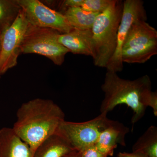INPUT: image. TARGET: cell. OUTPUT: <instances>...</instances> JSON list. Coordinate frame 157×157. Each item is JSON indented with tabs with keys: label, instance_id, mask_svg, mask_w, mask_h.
Returning a JSON list of instances; mask_svg holds the SVG:
<instances>
[{
	"label": "cell",
	"instance_id": "cell-15",
	"mask_svg": "<svg viewBox=\"0 0 157 157\" xmlns=\"http://www.w3.org/2000/svg\"><path fill=\"white\" fill-rule=\"evenodd\" d=\"M133 151H140L148 157H157V128L151 126L133 146Z\"/></svg>",
	"mask_w": 157,
	"mask_h": 157
},
{
	"label": "cell",
	"instance_id": "cell-18",
	"mask_svg": "<svg viewBox=\"0 0 157 157\" xmlns=\"http://www.w3.org/2000/svg\"><path fill=\"white\" fill-rule=\"evenodd\" d=\"M83 0H64L58 1L57 8L59 12L63 14L66 10L74 7H80Z\"/></svg>",
	"mask_w": 157,
	"mask_h": 157
},
{
	"label": "cell",
	"instance_id": "cell-20",
	"mask_svg": "<svg viewBox=\"0 0 157 157\" xmlns=\"http://www.w3.org/2000/svg\"><path fill=\"white\" fill-rule=\"evenodd\" d=\"M148 107L152 108L155 116H157V92H152L151 97L149 102Z\"/></svg>",
	"mask_w": 157,
	"mask_h": 157
},
{
	"label": "cell",
	"instance_id": "cell-21",
	"mask_svg": "<svg viewBox=\"0 0 157 157\" xmlns=\"http://www.w3.org/2000/svg\"><path fill=\"white\" fill-rule=\"evenodd\" d=\"M117 157H148L145 154L140 151H133L132 153L120 152L118 154Z\"/></svg>",
	"mask_w": 157,
	"mask_h": 157
},
{
	"label": "cell",
	"instance_id": "cell-23",
	"mask_svg": "<svg viewBox=\"0 0 157 157\" xmlns=\"http://www.w3.org/2000/svg\"><path fill=\"white\" fill-rule=\"evenodd\" d=\"M1 34L0 33V51H1Z\"/></svg>",
	"mask_w": 157,
	"mask_h": 157
},
{
	"label": "cell",
	"instance_id": "cell-11",
	"mask_svg": "<svg viewBox=\"0 0 157 157\" xmlns=\"http://www.w3.org/2000/svg\"><path fill=\"white\" fill-rule=\"evenodd\" d=\"M129 132L128 128L114 121L101 132L95 145L104 157L112 156L118 144L126 146L125 137Z\"/></svg>",
	"mask_w": 157,
	"mask_h": 157
},
{
	"label": "cell",
	"instance_id": "cell-4",
	"mask_svg": "<svg viewBox=\"0 0 157 157\" xmlns=\"http://www.w3.org/2000/svg\"><path fill=\"white\" fill-rule=\"evenodd\" d=\"M157 54V31L140 20L132 25L123 45V63H144Z\"/></svg>",
	"mask_w": 157,
	"mask_h": 157
},
{
	"label": "cell",
	"instance_id": "cell-13",
	"mask_svg": "<svg viewBox=\"0 0 157 157\" xmlns=\"http://www.w3.org/2000/svg\"><path fill=\"white\" fill-rule=\"evenodd\" d=\"M74 150L64 138L55 133L37 147L33 157H62Z\"/></svg>",
	"mask_w": 157,
	"mask_h": 157
},
{
	"label": "cell",
	"instance_id": "cell-1",
	"mask_svg": "<svg viewBox=\"0 0 157 157\" xmlns=\"http://www.w3.org/2000/svg\"><path fill=\"white\" fill-rule=\"evenodd\" d=\"M13 131L33 153L45 139L56 133L65 121V113L49 99L36 98L23 103L17 110Z\"/></svg>",
	"mask_w": 157,
	"mask_h": 157
},
{
	"label": "cell",
	"instance_id": "cell-24",
	"mask_svg": "<svg viewBox=\"0 0 157 157\" xmlns=\"http://www.w3.org/2000/svg\"><path fill=\"white\" fill-rule=\"evenodd\" d=\"M1 76H0V78H1Z\"/></svg>",
	"mask_w": 157,
	"mask_h": 157
},
{
	"label": "cell",
	"instance_id": "cell-7",
	"mask_svg": "<svg viewBox=\"0 0 157 157\" xmlns=\"http://www.w3.org/2000/svg\"><path fill=\"white\" fill-rule=\"evenodd\" d=\"M29 24L55 30L61 33L73 31L63 14L49 8L39 0H17Z\"/></svg>",
	"mask_w": 157,
	"mask_h": 157
},
{
	"label": "cell",
	"instance_id": "cell-6",
	"mask_svg": "<svg viewBox=\"0 0 157 157\" xmlns=\"http://www.w3.org/2000/svg\"><path fill=\"white\" fill-rule=\"evenodd\" d=\"M107 114L101 113L93 119L83 122L64 121L56 133L64 138L74 149L81 151L95 145L101 132L113 122L114 121L107 118Z\"/></svg>",
	"mask_w": 157,
	"mask_h": 157
},
{
	"label": "cell",
	"instance_id": "cell-2",
	"mask_svg": "<svg viewBox=\"0 0 157 157\" xmlns=\"http://www.w3.org/2000/svg\"><path fill=\"white\" fill-rule=\"evenodd\" d=\"M101 89L105 97L100 108L101 113H107L117 105L126 104L133 111V124L144 116L152 92L148 75L130 80L121 78L117 73L110 71H107Z\"/></svg>",
	"mask_w": 157,
	"mask_h": 157
},
{
	"label": "cell",
	"instance_id": "cell-19",
	"mask_svg": "<svg viewBox=\"0 0 157 157\" xmlns=\"http://www.w3.org/2000/svg\"><path fill=\"white\" fill-rule=\"evenodd\" d=\"M80 152V157H105L97 149L95 145L88 147Z\"/></svg>",
	"mask_w": 157,
	"mask_h": 157
},
{
	"label": "cell",
	"instance_id": "cell-10",
	"mask_svg": "<svg viewBox=\"0 0 157 157\" xmlns=\"http://www.w3.org/2000/svg\"><path fill=\"white\" fill-rule=\"evenodd\" d=\"M58 41L70 52L74 54L94 56L92 30H79L74 29L73 31L58 35Z\"/></svg>",
	"mask_w": 157,
	"mask_h": 157
},
{
	"label": "cell",
	"instance_id": "cell-5",
	"mask_svg": "<svg viewBox=\"0 0 157 157\" xmlns=\"http://www.w3.org/2000/svg\"><path fill=\"white\" fill-rule=\"evenodd\" d=\"M59 32L28 24L21 47V54H36L50 59L54 64L61 66L70 52L58 41Z\"/></svg>",
	"mask_w": 157,
	"mask_h": 157
},
{
	"label": "cell",
	"instance_id": "cell-14",
	"mask_svg": "<svg viewBox=\"0 0 157 157\" xmlns=\"http://www.w3.org/2000/svg\"><path fill=\"white\" fill-rule=\"evenodd\" d=\"M88 11L81 7H74L63 13L73 28L79 30H91L98 14Z\"/></svg>",
	"mask_w": 157,
	"mask_h": 157
},
{
	"label": "cell",
	"instance_id": "cell-12",
	"mask_svg": "<svg viewBox=\"0 0 157 157\" xmlns=\"http://www.w3.org/2000/svg\"><path fill=\"white\" fill-rule=\"evenodd\" d=\"M30 147L12 128L0 130V157H33Z\"/></svg>",
	"mask_w": 157,
	"mask_h": 157
},
{
	"label": "cell",
	"instance_id": "cell-16",
	"mask_svg": "<svg viewBox=\"0 0 157 157\" xmlns=\"http://www.w3.org/2000/svg\"><path fill=\"white\" fill-rule=\"evenodd\" d=\"M21 8L17 0H0V33L2 35L17 18Z\"/></svg>",
	"mask_w": 157,
	"mask_h": 157
},
{
	"label": "cell",
	"instance_id": "cell-8",
	"mask_svg": "<svg viewBox=\"0 0 157 157\" xmlns=\"http://www.w3.org/2000/svg\"><path fill=\"white\" fill-rule=\"evenodd\" d=\"M146 12L141 0H125L123 2L122 14L118 29L115 52L106 68L107 71L121 72L123 68L121 51L123 45L129 30L133 24L140 20L147 21Z\"/></svg>",
	"mask_w": 157,
	"mask_h": 157
},
{
	"label": "cell",
	"instance_id": "cell-17",
	"mask_svg": "<svg viewBox=\"0 0 157 157\" xmlns=\"http://www.w3.org/2000/svg\"><path fill=\"white\" fill-rule=\"evenodd\" d=\"M113 0H83L81 7L90 12L101 13L113 2Z\"/></svg>",
	"mask_w": 157,
	"mask_h": 157
},
{
	"label": "cell",
	"instance_id": "cell-9",
	"mask_svg": "<svg viewBox=\"0 0 157 157\" xmlns=\"http://www.w3.org/2000/svg\"><path fill=\"white\" fill-rule=\"evenodd\" d=\"M28 24L21 9L15 21L1 36L0 76L17 65Z\"/></svg>",
	"mask_w": 157,
	"mask_h": 157
},
{
	"label": "cell",
	"instance_id": "cell-22",
	"mask_svg": "<svg viewBox=\"0 0 157 157\" xmlns=\"http://www.w3.org/2000/svg\"><path fill=\"white\" fill-rule=\"evenodd\" d=\"M62 157H80V151L74 150L64 155Z\"/></svg>",
	"mask_w": 157,
	"mask_h": 157
},
{
	"label": "cell",
	"instance_id": "cell-3",
	"mask_svg": "<svg viewBox=\"0 0 157 157\" xmlns=\"http://www.w3.org/2000/svg\"><path fill=\"white\" fill-rule=\"evenodd\" d=\"M123 2L113 0L105 11L98 14L92 28L94 56V64L106 68L115 52Z\"/></svg>",
	"mask_w": 157,
	"mask_h": 157
}]
</instances>
